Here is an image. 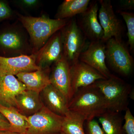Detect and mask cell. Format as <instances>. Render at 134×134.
Here are the masks:
<instances>
[{
    "mask_svg": "<svg viewBox=\"0 0 134 134\" xmlns=\"http://www.w3.org/2000/svg\"><path fill=\"white\" fill-rule=\"evenodd\" d=\"M16 19L26 30L30 38L33 54L67 24L69 19H52L43 15L38 17L25 15L16 12Z\"/></svg>",
    "mask_w": 134,
    "mask_h": 134,
    "instance_id": "cell-1",
    "label": "cell"
},
{
    "mask_svg": "<svg viewBox=\"0 0 134 134\" xmlns=\"http://www.w3.org/2000/svg\"><path fill=\"white\" fill-rule=\"evenodd\" d=\"M68 108L86 121L98 117L107 110L103 94L94 84L81 88L74 93L68 103Z\"/></svg>",
    "mask_w": 134,
    "mask_h": 134,
    "instance_id": "cell-2",
    "label": "cell"
},
{
    "mask_svg": "<svg viewBox=\"0 0 134 134\" xmlns=\"http://www.w3.org/2000/svg\"><path fill=\"white\" fill-rule=\"evenodd\" d=\"M32 54L29 35L19 21L0 27V56L13 57Z\"/></svg>",
    "mask_w": 134,
    "mask_h": 134,
    "instance_id": "cell-3",
    "label": "cell"
},
{
    "mask_svg": "<svg viewBox=\"0 0 134 134\" xmlns=\"http://www.w3.org/2000/svg\"><path fill=\"white\" fill-rule=\"evenodd\" d=\"M94 84L103 94L107 110L120 113L128 108L131 87L122 79L112 74Z\"/></svg>",
    "mask_w": 134,
    "mask_h": 134,
    "instance_id": "cell-4",
    "label": "cell"
},
{
    "mask_svg": "<svg viewBox=\"0 0 134 134\" xmlns=\"http://www.w3.org/2000/svg\"><path fill=\"white\" fill-rule=\"evenodd\" d=\"M60 32L63 55L71 66L79 61L80 55L87 47L86 38L75 18L69 20Z\"/></svg>",
    "mask_w": 134,
    "mask_h": 134,
    "instance_id": "cell-5",
    "label": "cell"
},
{
    "mask_svg": "<svg viewBox=\"0 0 134 134\" xmlns=\"http://www.w3.org/2000/svg\"><path fill=\"white\" fill-rule=\"evenodd\" d=\"M106 60L114 71L124 76L131 74L133 68V58L121 43L114 38L106 41Z\"/></svg>",
    "mask_w": 134,
    "mask_h": 134,
    "instance_id": "cell-6",
    "label": "cell"
},
{
    "mask_svg": "<svg viewBox=\"0 0 134 134\" xmlns=\"http://www.w3.org/2000/svg\"><path fill=\"white\" fill-rule=\"evenodd\" d=\"M28 117L26 134H60L63 117L51 111L45 106Z\"/></svg>",
    "mask_w": 134,
    "mask_h": 134,
    "instance_id": "cell-7",
    "label": "cell"
},
{
    "mask_svg": "<svg viewBox=\"0 0 134 134\" xmlns=\"http://www.w3.org/2000/svg\"><path fill=\"white\" fill-rule=\"evenodd\" d=\"M100 8L98 10V18L104 32L102 41L105 42L114 38L121 42V25L115 15L111 1L100 0Z\"/></svg>",
    "mask_w": 134,
    "mask_h": 134,
    "instance_id": "cell-8",
    "label": "cell"
},
{
    "mask_svg": "<svg viewBox=\"0 0 134 134\" xmlns=\"http://www.w3.org/2000/svg\"><path fill=\"white\" fill-rule=\"evenodd\" d=\"M79 60L108 79L112 75L106 64L105 46L102 41H91L80 55Z\"/></svg>",
    "mask_w": 134,
    "mask_h": 134,
    "instance_id": "cell-9",
    "label": "cell"
},
{
    "mask_svg": "<svg viewBox=\"0 0 134 134\" xmlns=\"http://www.w3.org/2000/svg\"><path fill=\"white\" fill-rule=\"evenodd\" d=\"M36 63L40 68H50L63 55L60 30L54 34L35 54Z\"/></svg>",
    "mask_w": 134,
    "mask_h": 134,
    "instance_id": "cell-10",
    "label": "cell"
},
{
    "mask_svg": "<svg viewBox=\"0 0 134 134\" xmlns=\"http://www.w3.org/2000/svg\"><path fill=\"white\" fill-rule=\"evenodd\" d=\"M70 66L63 55L60 59L53 64L50 75V83L62 93L68 103L73 96Z\"/></svg>",
    "mask_w": 134,
    "mask_h": 134,
    "instance_id": "cell-11",
    "label": "cell"
},
{
    "mask_svg": "<svg viewBox=\"0 0 134 134\" xmlns=\"http://www.w3.org/2000/svg\"><path fill=\"white\" fill-rule=\"evenodd\" d=\"M70 72L73 96L79 89L106 79L96 70L79 60L70 66Z\"/></svg>",
    "mask_w": 134,
    "mask_h": 134,
    "instance_id": "cell-12",
    "label": "cell"
},
{
    "mask_svg": "<svg viewBox=\"0 0 134 134\" xmlns=\"http://www.w3.org/2000/svg\"><path fill=\"white\" fill-rule=\"evenodd\" d=\"M36 63L34 54L13 57L0 56V75L16 76L22 72H30L40 69Z\"/></svg>",
    "mask_w": 134,
    "mask_h": 134,
    "instance_id": "cell-13",
    "label": "cell"
},
{
    "mask_svg": "<svg viewBox=\"0 0 134 134\" xmlns=\"http://www.w3.org/2000/svg\"><path fill=\"white\" fill-rule=\"evenodd\" d=\"M99 7L97 2H93L81 14L79 28L86 38L92 41H102L104 32L98 18Z\"/></svg>",
    "mask_w": 134,
    "mask_h": 134,
    "instance_id": "cell-14",
    "label": "cell"
},
{
    "mask_svg": "<svg viewBox=\"0 0 134 134\" xmlns=\"http://www.w3.org/2000/svg\"><path fill=\"white\" fill-rule=\"evenodd\" d=\"M26 90L25 85L15 76L0 75L1 104L17 109L16 96Z\"/></svg>",
    "mask_w": 134,
    "mask_h": 134,
    "instance_id": "cell-15",
    "label": "cell"
},
{
    "mask_svg": "<svg viewBox=\"0 0 134 134\" xmlns=\"http://www.w3.org/2000/svg\"><path fill=\"white\" fill-rule=\"evenodd\" d=\"M50 68H41L33 72H22L16 75L26 90L40 92L50 84Z\"/></svg>",
    "mask_w": 134,
    "mask_h": 134,
    "instance_id": "cell-16",
    "label": "cell"
},
{
    "mask_svg": "<svg viewBox=\"0 0 134 134\" xmlns=\"http://www.w3.org/2000/svg\"><path fill=\"white\" fill-rule=\"evenodd\" d=\"M41 92L45 106L51 111L62 117L69 112L68 102L66 99L52 84L47 85Z\"/></svg>",
    "mask_w": 134,
    "mask_h": 134,
    "instance_id": "cell-17",
    "label": "cell"
},
{
    "mask_svg": "<svg viewBox=\"0 0 134 134\" xmlns=\"http://www.w3.org/2000/svg\"><path fill=\"white\" fill-rule=\"evenodd\" d=\"M16 101L18 110L26 117L37 112L44 106L40 92L27 90L16 96Z\"/></svg>",
    "mask_w": 134,
    "mask_h": 134,
    "instance_id": "cell-18",
    "label": "cell"
},
{
    "mask_svg": "<svg viewBox=\"0 0 134 134\" xmlns=\"http://www.w3.org/2000/svg\"><path fill=\"white\" fill-rule=\"evenodd\" d=\"M0 113L9 122L13 132L26 134L29 126L28 117L16 108L0 104Z\"/></svg>",
    "mask_w": 134,
    "mask_h": 134,
    "instance_id": "cell-19",
    "label": "cell"
},
{
    "mask_svg": "<svg viewBox=\"0 0 134 134\" xmlns=\"http://www.w3.org/2000/svg\"><path fill=\"white\" fill-rule=\"evenodd\" d=\"M90 0H65L60 5L55 15V19H69L81 14L88 9Z\"/></svg>",
    "mask_w": 134,
    "mask_h": 134,
    "instance_id": "cell-20",
    "label": "cell"
},
{
    "mask_svg": "<svg viewBox=\"0 0 134 134\" xmlns=\"http://www.w3.org/2000/svg\"><path fill=\"white\" fill-rule=\"evenodd\" d=\"M99 122L104 134H125L120 113L107 110L99 116Z\"/></svg>",
    "mask_w": 134,
    "mask_h": 134,
    "instance_id": "cell-21",
    "label": "cell"
},
{
    "mask_svg": "<svg viewBox=\"0 0 134 134\" xmlns=\"http://www.w3.org/2000/svg\"><path fill=\"white\" fill-rule=\"evenodd\" d=\"M85 121L82 116L69 111L63 117L61 132L66 134H85L84 128Z\"/></svg>",
    "mask_w": 134,
    "mask_h": 134,
    "instance_id": "cell-22",
    "label": "cell"
},
{
    "mask_svg": "<svg viewBox=\"0 0 134 134\" xmlns=\"http://www.w3.org/2000/svg\"><path fill=\"white\" fill-rule=\"evenodd\" d=\"M119 14L122 16L126 25L128 43L131 50L134 48V15L133 13L119 10Z\"/></svg>",
    "mask_w": 134,
    "mask_h": 134,
    "instance_id": "cell-23",
    "label": "cell"
},
{
    "mask_svg": "<svg viewBox=\"0 0 134 134\" xmlns=\"http://www.w3.org/2000/svg\"><path fill=\"white\" fill-rule=\"evenodd\" d=\"M16 18V11L11 8L7 1L0 0V22Z\"/></svg>",
    "mask_w": 134,
    "mask_h": 134,
    "instance_id": "cell-24",
    "label": "cell"
},
{
    "mask_svg": "<svg viewBox=\"0 0 134 134\" xmlns=\"http://www.w3.org/2000/svg\"><path fill=\"white\" fill-rule=\"evenodd\" d=\"M11 2L19 9L27 12L38 8L41 2L39 0H13Z\"/></svg>",
    "mask_w": 134,
    "mask_h": 134,
    "instance_id": "cell-25",
    "label": "cell"
},
{
    "mask_svg": "<svg viewBox=\"0 0 134 134\" xmlns=\"http://www.w3.org/2000/svg\"><path fill=\"white\" fill-rule=\"evenodd\" d=\"M84 128L85 134H104L99 122L94 119L86 121Z\"/></svg>",
    "mask_w": 134,
    "mask_h": 134,
    "instance_id": "cell-26",
    "label": "cell"
},
{
    "mask_svg": "<svg viewBox=\"0 0 134 134\" xmlns=\"http://www.w3.org/2000/svg\"><path fill=\"white\" fill-rule=\"evenodd\" d=\"M123 130L126 134H134V117L129 108L125 110Z\"/></svg>",
    "mask_w": 134,
    "mask_h": 134,
    "instance_id": "cell-27",
    "label": "cell"
},
{
    "mask_svg": "<svg viewBox=\"0 0 134 134\" xmlns=\"http://www.w3.org/2000/svg\"><path fill=\"white\" fill-rule=\"evenodd\" d=\"M12 131V127L9 122L0 113V131Z\"/></svg>",
    "mask_w": 134,
    "mask_h": 134,
    "instance_id": "cell-28",
    "label": "cell"
},
{
    "mask_svg": "<svg viewBox=\"0 0 134 134\" xmlns=\"http://www.w3.org/2000/svg\"><path fill=\"white\" fill-rule=\"evenodd\" d=\"M121 8L122 10H133L134 8V0H121Z\"/></svg>",
    "mask_w": 134,
    "mask_h": 134,
    "instance_id": "cell-29",
    "label": "cell"
},
{
    "mask_svg": "<svg viewBox=\"0 0 134 134\" xmlns=\"http://www.w3.org/2000/svg\"><path fill=\"white\" fill-rule=\"evenodd\" d=\"M0 134H25L10 131H0Z\"/></svg>",
    "mask_w": 134,
    "mask_h": 134,
    "instance_id": "cell-30",
    "label": "cell"
},
{
    "mask_svg": "<svg viewBox=\"0 0 134 134\" xmlns=\"http://www.w3.org/2000/svg\"><path fill=\"white\" fill-rule=\"evenodd\" d=\"M60 134H66V133H64V132H61L60 133Z\"/></svg>",
    "mask_w": 134,
    "mask_h": 134,
    "instance_id": "cell-31",
    "label": "cell"
}]
</instances>
